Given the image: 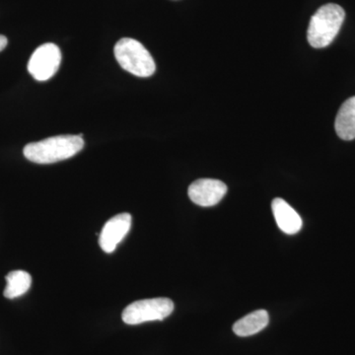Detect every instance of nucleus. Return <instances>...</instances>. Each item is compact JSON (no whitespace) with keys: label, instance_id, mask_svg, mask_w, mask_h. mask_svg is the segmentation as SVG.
<instances>
[{"label":"nucleus","instance_id":"1","mask_svg":"<svg viewBox=\"0 0 355 355\" xmlns=\"http://www.w3.org/2000/svg\"><path fill=\"white\" fill-rule=\"evenodd\" d=\"M84 146L83 135H58L24 147V156L37 164H51L67 160L80 153Z\"/></svg>","mask_w":355,"mask_h":355},{"label":"nucleus","instance_id":"2","mask_svg":"<svg viewBox=\"0 0 355 355\" xmlns=\"http://www.w3.org/2000/svg\"><path fill=\"white\" fill-rule=\"evenodd\" d=\"M345 12L342 6L329 3L320 7L312 16L308 27V42L313 48L330 46L342 28Z\"/></svg>","mask_w":355,"mask_h":355},{"label":"nucleus","instance_id":"3","mask_svg":"<svg viewBox=\"0 0 355 355\" xmlns=\"http://www.w3.org/2000/svg\"><path fill=\"white\" fill-rule=\"evenodd\" d=\"M116 62L133 76L149 77L156 70L153 55L144 48V44L135 39H121L114 46Z\"/></svg>","mask_w":355,"mask_h":355},{"label":"nucleus","instance_id":"4","mask_svg":"<svg viewBox=\"0 0 355 355\" xmlns=\"http://www.w3.org/2000/svg\"><path fill=\"white\" fill-rule=\"evenodd\" d=\"M174 311V303L169 298L144 299L135 301L123 310L121 318L128 324L163 321Z\"/></svg>","mask_w":355,"mask_h":355},{"label":"nucleus","instance_id":"5","mask_svg":"<svg viewBox=\"0 0 355 355\" xmlns=\"http://www.w3.org/2000/svg\"><path fill=\"white\" fill-rule=\"evenodd\" d=\"M60 62L62 51L57 44H44L33 53L28 71L36 80L46 81L57 73Z\"/></svg>","mask_w":355,"mask_h":355},{"label":"nucleus","instance_id":"6","mask_svg":"<svg viewBox=\"0 0 355 355\" xmlns=\"http://www.w3.org/2000/svg\"><path fill=\"white\" fill-rule=\"evenodd\" d=\"M227 193V186L214 179H200L189 187L188 195L191 202L200 207H209L221 202Z\"/></svg>","mask_w":355,"mask_h":355},{"label":"nucleus","instance_id":"7","mask_svg":"<svg viewBox=\"0 0 355 355\" xmlns=\"http://www.w3.org/2000/svg\"><path fill=\"white\" fill-rule=\"evenodd\" d=\"M132 217L130 214H121L106 222L99 237V244L103 251L113 253L132 227Z\"/></svg>","mask_w":355,"mask_h":355},{"label":"nucleus","instance_id":"8","mask_svg":"<svg viewBox=\"0 0 355 355\" xmlns=\"http://www.w3.org/2000/svg\"><path fill=\"white\" fill-rule=\"evenodd\" d=\"M272 209L277 226L287 235H294L302 228V219L286 200L277 198L272 200Z\"/></svg>","mask_w":355,"mask_h":355},{"label":"nucleus","instance_id":"9","mask_svg":"<svg viewBox=\"0 0 355 355\" xmlns=\"http://www.w3.org/2000/svg\"><path fill=\"white\" fill-rule=\"evenodd\" d=\"M335 128L340 139L347 141L355 139V96L347 99L338 110Z\"/></svg>","mask_w":355,"mask_h":355},{"label":"nucleus","instance_id":"10","mask_svg":"<svg viewBox=\"0 0 355 355\" xmlns=\"http://www.w3.org/2000/svg\"><path fill=\"white\" fill-rule=\"evenodd\" d=\"M268 313L266 310H257L236 322L233 326V331L238 336L256 335L268 326Z\"/></svg>","mask_w":355,"mask_h":355},{"label":"nucleus","instance_id":"11","mask_svg":"<svg viewBox=\"0 0 355 355\" xmlns=\"http://www.w3.org/2000/svg\"><path fill=\"white\" fill-rule=\"evenodd\" d=\"M6 287L4 296L8 299L20 297L29 291L32 284L30 273L24 270H14L6 275Z\"/></svg>","mask_w":355,"mask_h":355},{"label":"nucleus","instance_id":"12","mask_svg":"<svg viewBox=\"0 0 355 355\" xmlns=\"http://www.w3.org/2000/svg\"><path fill=\"white\" fill-rule=\"evenodd\" d=\"M7 44H8V41H7L6 37L3 36V35H0V51H3L6 48Z\"/></svg>","mask_w":355,"mask_h":355}]
</instances>
